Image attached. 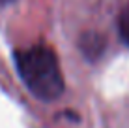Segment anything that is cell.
I'll return each instance as SVG.
<instances>
[{
  "label": "cell",
  "instance_id": "cell-3",
  "mask_svg": "<svg viewBox=\"0 0 129 128\" xmlns=\"http://www.w3.org/2000/svg\"><path fill=\"white\" fill-rule=\"evenodd\" d=\"M118 32L122 42L129 47V6H125L118 15Z\"/></svg>",
  "mask_w": 129,
  "mask_h": 128
},
{
  "label": "cell",
  "instance_id": "cell-2",
  "mask_svg": "<svg viewBox=\"0 0 129 128\" xmlns=\"http://www.w3.org/2000/svg\"><path fill=\"white\" fill-rule=\"evenodd\" d=\"M79 49H81L82 57L86 60L95 62L103 57V53L107 49V40L99 32H84L79 40Z\"/></svg>",
  "mask_w": 129,
  "mask_h": 128
},
{
  "label": "cell",
  "instance_id": "cell-1",
  "mask_svg": "<svg viewBox=\"0 0 129 128\" xmlns=\"http://www.w3.org/2000/svg\"><path fill=\"white\" fill-rule=\"evenodd\" d=\"M13 60L21 81L34 98L41 102H56L64 94V74L56 53L49 45L38 43L28 49L15 51Z\"/></svg>",
  "mask_w": 129,
  "mask_h": 128
},
{
  "label": "cell",
  "instance_id": "cell-4",
  "mask_svg": "<svg viewBox=\"0 0 129 128\" xmlns=\"http://www.w3.org/2000/svg\"><path fill=\"white\" fill-rule=\"evenodd\" d=\"M10 2H13V0H0V6H6V4H10Z\"/></svg>",
  "mask_w": 129,
  "mask_h": 128
}]
</instances>
